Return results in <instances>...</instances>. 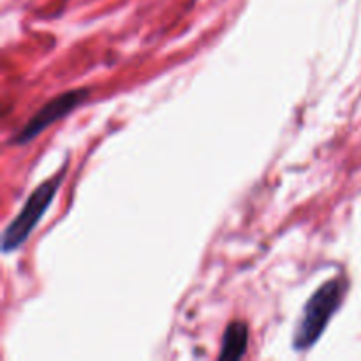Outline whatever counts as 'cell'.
Instances as JSON below:
<instances>
[{
	"label": "cell",
	"instance_id": "7a4b0ae2",
	"mask_svg": "<svg viewBox=\"0 0 361 361\" xmlns=\"http://www.w3.org/2000/svg\"><path fill=\"white\" fill-rule=\"evenodd\" d=\"M67 173V162H63L62 168L55 173V175L49 176L48 180H44L42 183H39L30 194H28L27 201L23 203L21 210L18 212L16 217L7 224V228L2 233V252L9 254L14 250L20 249L30 235L34 233V229L37 228L39 222L42 221V217L46 215V212L51 207L53 200L56 197V192L62 187L63 176Z\"/></svg>",
	"mask_w": 361,
	"mask_h": 361
},
{
	"label": "cell",
	"instance_id": "6da1fadb",
	"mask_svg": "<svg viewBox=\"0 0 361 361\" xmlns=\"http://www.w3.org/2000/svg\"><path fill=\"white\" fill-rule=\"evenodd\" d=\"M348 279L337 275L314 291V295L307 300L298 324L295 328V335H293L295 351H307L319 342L331 317L341 309L342 302L348 295Z\"/></svg>",
	"mask_w": 361,
	"mask_h": 361
},
{
	"label": "cell",
	"instance_id": "277c9868",
	"mask_svg": "<svg viewBox=\"0 0 361 361\" xmlns=\"http://www.w3.org/2000/svg\"><path fill=\"white\" fill-rule=\"evenodd\" d=\"M247 345H249V328L242 321H233V323L228 324V328L224 331V337H222L219 360H242L247 353Z\"/></svg>",
	"mask_w": 361,
	"mask_h": 361
},
{
	"label": "cell",
	"instance_id": "3957f363",
	"mask_svg": "<svg viewBox=\"0 0 361 361\" xmlns=\"http://www.w3.org/2000/svg\"><path fill=\"white\" fill-rule=\"evenodd\" d=\"M88 97H90V88L80 87L49 99L46 104H42L41 108L25 122V126L21 127L20 130H16V133L11 136L9 143L18 145V147L30 143V141H34L39 134L44 133L46 129H49L53 123L60 122V120L69 116L73 111H76Z\"/></svg>",
	"mask_w": 361,
	"mask_h": 361
}]
</instances>
